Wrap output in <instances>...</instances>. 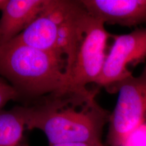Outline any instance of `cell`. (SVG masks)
<instances>
[{
  "label": "cell",
  "instance_id": "1",
  "mask_svg": "<svg viewBox=\"0 0 146 146\" xmlns=\"http://www.w3.org/2000/svg\"><path fill=\"white\" fill-rule=\"evenodd\" d=\"M98 88H69L18 106L28 130L41 131L50 145L102 141L111 112L96 101Z\"/></svg>",
  "mask_w": 146,
  "mask_h": 146
},
{
  "label": "cell",
  "instance_id": "2",
  "mask_svg": "<svg viewBox=\"0 0 146 146\" xmlns=\"http://www.w3.org/2000/svg\"><path fill=\"white\" fill-rule=\"evenodd\" d=\"M0 76L27 105L69 88L67 60L58 53L23 44L14 39L0 45Z\"/></svg>",
  "mask_w": 146,
  "mask_h": 146
},
{
  "label": "cell",
  "instance_id": "3",
  "mask_svg": "<svg viewBox=\"0 0 146 146\" xmlns=\"http://www.w3.org/2000/svg\"><path fill=\"white\" fill-rule=\"evenodd\" d=\"M112 36L106 30L105 24L90 15L79 1L67 52L70 88H86L89 84L96 83Z\"/></svg>",
  "mask_w": 146,
  "mask_h": 146
},
{
  "label": "cell",
  "instance_id": "4",
  "mask_svg": "<svg viewBox=\"0 0 146 146\" xmlns=\"http://www.w3.org/2000/svg\"><path fill=\"white\" fill-rule=\"evenodd\" d=\"M78 1L47 0L39 16L14 39L28 46L66 58Z\"/></svg>",
  "mask_w": 146,
  "mask_h": 146
},
{
  "label": "cell",
  "instance_id": "5",
  "mask_svg": "<svg viewBox=\"0 0 146 146\" xmlns=\"http://www.w3.org/2000/svg\"><path fill=\"white\" fill-rule=\"evenodd\" d=\"M118 93L111 112L107 135L108 146H120L133 131L146 122V66L138 76H129L108 91Z\"/></svg>",
  "mask_w": 146,
  "mask_h": 146
},
{
  "label": "cell",
  "instance_id": "6",
  "mask_svg": "<svg viewBox=\"0 0 146 146\" xmlns=\"http://www.w3.org/2000/svg\"><path fill=\"white\" fill-rule=\"evenodd\" d=\"M112 38L114 43L96 83L107 91L133 75L130 68L146 60V27L137 29L128 34L112 35Z\"/></svg>",
  "mask_w": 146,
  "mask_h": 146
},
{
  "label": "cell",
  "instance_id": "7",
  "mask_svg": "<svg viewBox=\"0 0 146 146\" xmlns=\"http://www.w3.org/2000/svg\"><path fill=\"white\" fill-rule=\"evenodd\" d=\"M87 12L109 25L133 27L146 24V0H81Z\"/></svg>",
  "mask_w": 146,
  "mask_h": 146
},
{
  "label": "cell",
  "instance_id": "8",
  "mask_svg": "<svg viewBox=\"0 0 146 146\" xmlns=\"http://www.w3.org/2000/svg\"><path fill=\"white\" fill-rule=\"evenodd\" d=\"M47 0H8L0 18V45L12 41L39 16Z\"/></svg>",
  "mask_w": 146,
  "mask_h": 146
},
{
  "label": "cell",
  "instance_id": "9",
  "mask_svg": "<svg viewBox=\"0 0 146 146\" xmlns=\"http://www.w3.org/2000/svg\"><path fill=\"white\" fill-rule=\"evenodd\" d=\"M25 120L18 106L0 111V146H29Z\"/></svg>",
  "mask_w": 146,
  "mask_h": 146
},
{
  "label": "cell",
  "instance_id": "10",
  "mask_svg": "<svg viewBox=\"0 0 146 146\" xmlns=\"http://www.w3.org/2000/svg\"><path fill=\"white\" fill-rule=\"evenodd\" d=\"M10 101H19V97L13 87L0 76V111Z\"/></svg>",
  "mask_w": 146,
  "mask_h": 146
},
{
  "label": "cell",
  "instance_id": "11",
  "mask_svg": "<svg viewBox=\"0 0 146 146\" xmlns=\"http://www.w3.org/2000/svg\"><path fill=\"white\" fill-rule=\"evenodd\" d=\"M120 146H146V123L133 131Z\"/></svg>",
  "mask_w": 146,
  "mask_h": 146
},
{
  "label": "cell",
  "instance_id": "12",
  "mask_svg": "<svg viewBox=\"0 0 146 146\" xmlns=\"http://www.w3.org/2000/svg\"><path fill=\"white\" fill-rule=\"evenodd\" d=\"M50 146H107L102 143V141L95 142H78V143H61L52 145Z\"/></svg>",
  "mask_w": 146,
  "mask_h": 146
},
{
  "label": "cell",
  "instance_id": "13",
  "mask_svg": "<svg viewBox=\"0 0 146 146\" xmlns=\"http://www.w3.org/2000/svg\"><path fill=\"white\" fill-rule=\"evenodd\" d=\"M8 0H0V10H2L5 5H6Z\"/></svg>",
  "mask_w": 146,
  "mask_h": 146
}]
</instances>
